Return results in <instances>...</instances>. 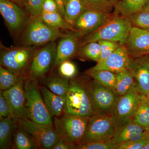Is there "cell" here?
I'll return each instance as SVG.
<instances>
[{"label":"cell","instance_id":"26","mask_svg":"<svg viewBox=\"0 0 149 149\" xmlns=\"http://www.w3.org/2000/svg\"><path fill=\"white\" fill-rule=\"evenodd\" d=\"M116 76V92L120 96L126 94L133 86L135 80L130 70L124 69L115 72Z\"/></svg>","mask_w":149,"mask_h":149},{"label":"cell","instance_id":"3","mask_svg":"<svg viewBox=\"0 0 149 149\" xmlns=\"http://www.w3.org/2000/svg\"><path fill=\"white\" fill-rule=\"evenodd\" d=\"M66 34L51 27L40 17H29L19 36L20 46L43 47L64 37Z\"/></svg>","mask_w":149,"mask_h":149},{"label":"cell","instance_id":"7","mask_svg":"<svg viewBox=\"0 0 149 149\" xmlns=\"http://www.w3.org/2000/svg\"><path fill=\"white\" fill-rule=\"evenodd\" d=\"M85 79L95 114L111 117L120 96L93 78Z\"/></svg>","mask_w":149,"mask_h":149},{"label":"cell","instance_id":"36","mask_svg":"<svg viewBox=\"0 0 149 149\" xmlns=\"http://www.w3.org/2000/svg\"><path fill=\"white\" fill-rule=\"evenodd\" d=\"M58 73L63 77L70 80L74 78L77 74V68L70 60L62 62L58 66Z\"/></svg>","mask_w":149,"mask_h":149},{"label":"cell","instance_id":"19","mask_svg":"<svg viewBox=\"0 0 149 149\" xmlns=\"http://www.w3.org/2000/svg\"><path fill=\"white\" fill-rule=\"evenodd\" d=\"M148 131L138 123L132 121L116 130L111 140L118 146L125 142L139 140L146 137Z\"/></svg>","mask_w":149,"mask_h":149},{"label":"cell","instance_id":"18","mask_svg":"<svg viewBox=\"0 0 149 149\" xmlns=\"http://www.w3.org/2000/svg\"><path fill=\"white\" fill-rule=\"evenodd\" d=\"M129 70L134 77L136 91L146 97L149 91V56L133 59Z\"/></svg>","mask_w":149,"mask_h":149},{"label":"cell","instance_id":"40","mask_svg":"<svg viewBox=\"0 0 149 149\" xmlns=\"http://www.w3.org/2000/svg\"><path fill=\"white\" fill-rule=\"evenodd\" d=\"M42 12L60 13L58 6L54 0H45L43 5Z\"/></svg>","mask_w":149,"mask_h":149},{"label":"cell","instance_id":"14","mask_svg":"<svg viewBox=\"0 0 149 149\" xmlns=\"http://www.w3.org/2000/svg\"><path fill=\"white\" fill-rule=\"evenodd\" d=\"M111 14L89 8L75 22L74 25L75 32L83 38L101 27L108 20Z\"/></svg>","mask_w":149,"mask_h":149},{"label":"cell","instance_id":"47","mask_svg":"<svg viewBox=\"0 0 149 149\" xmlns=\"http://www.w3.org/2000/svg\"><path fill=\"white\" fill-rule=\"evenodd\" d=\"M146 99L147 101L149 102V91L148 93V94H147L146 97Z\"/></svg>","mask_w":149,"mask_h":149},{"label":"cell","instance_id":"25","mask_svg":"<svg viewBox=\"0 0 149 149\" xmlns=\"http://www.w3.org/2000/svg\"><path fill=\"white\" fill-rule=\"evenodd\" d=\"M149 0H122L113 5L116 13L127 17L133 13L141 11Z\"/></svg>","mask_w":149,"mask_h":149},{"label":"cell","instance_id":"35","mask_svg":"<svg viewBox=\"0 0 149 149\" xmlns=\"http://www.w3.org/2000/svg\"><path fill=\"white\" fill-rule=\"evenodd\" d=\"M117 147L109 140L79 143L76 145L75 149H116Z\"/></svg>","mask_w":149,"mask_h":149},{"label":"cell","instance_id":"17","mask_svg":"<svg viewBox=\"0 0 149 149\" xmlns=\"http://www.w3.org/2000/svg\"><path fill=\"white\" fill-rule=\"evenodd\" d=\"M134 59L130 57L123 45H121L105 60L97 63L90 71L107 70L115 72L124 69H129Z\"/></svg>","mask_w":149,"mask_h":149},{"label":"cell","instance_id":"46","mask_svg":"<svg viewBox=\"0 0 149 149\" xmlns=\"http://www.w3.org/2000/svg\"><path fill=\"white\" fill-rule=\"evenodd\" d=\"M143 149H149V141L146 144Z\"/></svg>","mask_w":149,"mask_h":149},{"label":"cell","instance_id":"38","mask_svg":"<svg viewBox=\"0 0 149 149\" xmlns=\"http://www.w3.org/2000/svg\"><path fill=\"white\" fill-rule=\"evenodd\" d=\"M148 141L146 136L140 140L125 142L118 146L116 149H143Z\"/></svg>","mask_w":149,"mask_h":149},{"label":"cell","instance_id":"43","mask_svg":"<svg viewBox=\"0 0 149 149\" xmlns=\"http://www.w3.org/2000/svg\"><path fill=\"white\" fill-rule=\"evenodd\" d=\"M13 2L17 4L20 6L24 8H25V3L26 0H10Z\"/></svg>","mask_w":149,"mask_h":149},{"label":"cell","instance_id":"33","mask_svg":"<svg viewBox=\"0 0 149 149\" xmlns=\"http://www.w3.org/2000/svg\"><path fill=\"white\" fill-rule=\"evenodd\" d=\"M88 8L93 10L111 14L114 10L113 5L108 0H83Z\"/></svg>","mask_w":149,"mask_h":149},{"label":"cell","instance_id":"15","mask_svg":"<svg viewBox=\"0 0 149 149\" xmlns=\"http://www.w3.org/2000/svg\"><path fill=\"white\" fill-rule=\"evenodd\" d=\"M123 45L134 59L149 55V30L132 27Z\"/></svg>","mask_w":149,"mask_h":149},{"label":"cell","instance_id":"42","mask_svg":"<svg viewBox=\"0 0 149 149\" xmlns=\"http://www.w3.org/2000/svg\"><path fill=\"white\" fill-rule=\"evenodd\" d=\"M57 4L61 14L64 17L65 14V0H54Z\"/></svg>","mask_w":149,"mask_h":149},{"label":"cell","instance_id":"9","mask_svg":"<svg viewBox=\"0 0 149 149\" xmlns=\"http://www.w3.org/2000/svg\"><path fill=\"white\" fill-rule=\"evenodd\" d=\"M116 131L110 116L95 114L90 118L87 130L80 143L109 141Z\"/></svg>","mask_w":149,"mask_h":149},{"label":"cell","instance_id":"39","mask_svg":"<svg viewBox=\"0 0 149 149\" xmlns=\"http://www.w3.org/2000/svg\"><path fill=\"white\" fill-rule=\"evenodd\" d=\"M11 114L10 107L7 100L3 95L1 91L0 92V120L7 117Z\"/></svg>","mask_w":149,"mask_h":149},{"label":"cell","instance_id":"24","mask_svg":"<svg viewBox=\"0 0 149 149\" xmlns=\"http://www.w3.org/2000/svg\"><path fill=\"white\" fill-rule=\"evenodd\" d=\"M12 148L17 149L41 148L35 139L22 128L18 123L14 134Z\"/></svg>","mask_w":149,"mask_h":149},{"label":"cell","instance_id":"6","mask_svg":"<svg viewBox=\"0 0 149 149\" xmlns=\"http://www.w3.org/2000/svg\"><path fill=\"white\" fill-rule=\"evenodd\" d=\"M24 94L28 118L37 123L53 125V120L43 100L38 81L27 78L24 82Z\"/></svg>","mask_w":149,"mask_h":149},{"label":"cell","instance_id":"2","mask_svg":"<svg viewBox=\"0 0 149 149\" xmlns=\"http://www.w3.org/2000/svg\"><path fill=\"white\" fill-rule=\"evenodd\" d=\"M40 48L34 46L6 47L1 43V65L19 76L28 78L32 60Z\"/></svg>","mask_w":149,"mask_h":149},{"label":"cell","instance_id":"44","mask_svg":"<svg viewBox=\"0 0 149 149\" xmlns=\"http://www.w3.org/2000/svg\"><path fill=\"white\" fill-rule=\"evenodd\" d=\"M141 11H144L147 12L149 13V1L146 4V5L143 8Z\"/></svg>","mask_w":149,"mask_h":149},{"label":"cell","instance_id":"45","mask_svg":"<svg viewBox=\"0 0 149 149\" xmlns=\"http://www.w3.org/2000/svg\"><path fill=\"white\" fill-rule=\"evenodd\" d=\"M111 3V4H112L113 5H114L116 3L120 1H122V0H108Z\"/></svg>","mask_w":149,"mask_h":149},{"label":"cell","instance_id":"21","mask_svg":"<svg viewBox=\"0 0 149 149\" xmlns=\"http://www.w3.org/2000/svg\"><path fill=\"white\" fill-rule=\"evenodd\" d=\"M18 120V118L11 114L0 120V149L12 148L14 134Z\"/></svg>","mask_w":149,"mask_h":149},{"label":"cell","instance_id":"8","mask_svg":"<svg viewBox=\"0 0 149 149\" xmlns=\"http://www.w3.org/2000/svg\"><path fill=\"white\" fill-rule=\"evenodd\" d=\"M144 98L138 93L135 86L125 95L120 96L111 117L116 130L133 121L134 115Z\"/></svg>","mask_w":149,"mask_h":149},{"label":"cell","instance_id":"28","mask_svg":"<svg viewBox=\"0 0 149 149\" xmlns=\"http://www.w3.org/2000/svg\"><path fill=\"white\" fill-rule=\"evenodd\" d=\"M85 74L104 86L116 91V76L114 72L107 70L90 71Z\"/></svg>","mask_w":149,"mask_h":149},{"label":"cell","instance_id":"4","mask_svg":"<svg viewBox=\"0 0 149 149\" xmlns=\"http://www.w3.org/2000/svg\"><path fill=\"white\" fill-rule=\"evenodd\" d=\"M64 112L83 117H91L95 114L85 78L70 80Z\"/></svg>","mask_w":149,"mask_h":149},{"label":"cell","instance_id":"22","mask_svg":"<svg viewBox=\"0 0 149 149\" xmlns=\"http://www.w3.org/2000/svg\"><path fill=\"white\" fill-rule=\"evenodd\" d=\"M41 84L53 93L61 96H66L69 89L70 80L59 74L47 75L40 80Z\"/></svg>","mask_w":149,"mask_h":149},{"label":"cell","instance_id":"37","mask_svg":"<svg viewBox=\"0 0 149 149\" xmlns=\"http://www.w3.org/2000/svg\"><path fill=\"white\" fill-rule=\"evenodd\" d=\"M45 0H26L25 10L29 17H38L42 12Z\"/></svg>","mask_w":149,"mask_h":149},{"label":"cell","instance_id":"13","mask_svg":"<svg viewBox=\"0 0 149 149\" xmlns=\"http://www.w3.org/2000/svg\"><path fill=\"white\" fill-rule=\"evenodd\" d=\"M26 79L22 77L13 87L6 91H1L8 102L10 114L18 119L28 118L24 94V82Z\"/></svg>","mask_w":149,"mask_h":149},{"label":"cell","instance_id":"48","mask_svg":"<svg viewBox=\"0 0 149 149\" xmlns=\"http://www.w3.org/2000/svg\"><path fill=\"white\" fill-rule=\"evenodd\" d=\"M147 137H148V139L149 141V130L148 131V135H147Z\"/></svg>","mask_w":149,"mask_h":149},{"label":"cell","instance_id":"31","mask_svg":"<svg viewBox=\"0 0 149 149\" xmlns=\"http://www.w3.org/2000/svg\"><path fill=\"white\" fill-rule=\"evenodd\" d=\"M22 77L14 74L8 70L0 66V89L1 91L8 90L15 85Z\"/></svg>","mask_w":149,"mask_h":149},{"label":"cell","instance_id":"27","mask_svg":"<svg viewBox=\"0 0 149 149\" xmlns=\"http://www.w3.org/2000/svg\"><path fill=\"white\" fill-rule=\"evenodd\" d=\"M40 17L46 24L54 28L75 32L74 27L69 25L65 20L60 13L42 12Z\"/></svg>","mask_w":149,"mask_h":149},{"label":"cell","instance_id":"11","mask_svg":"<svg viewBox=\"0 0 149 149\" xmlns=\"http://www.w3.org/2000/svg\"><path fill=\"white\" fill-rule=\"evenodd\" d=\"M56 47V43L54 41L39 49L32 60L28 78L39 81L47 75L53 66Z\"/></svg>","mask_w":149,"mask_h":149},{"label":"cell","instance_id":"23","mask_svg":"<svg viewBox=\"0 0 149 149\" xmlns=\"http://www.w3.org/2000/svg\"><path fill=\"white\" fill-rule=\"evenodd\" d=\"M88 9L83 0H65V20L74 27L77 19Z\"/></svg>","mask_w":149,"mask_h":149},{"label":"cell","instance_id":"16","mask_svg":"<svg viewBox=\"0 0 149 149\" xmlns=\"http://www.w3.org/2000/svg\"><path fill=\"white\" fill-rule=\"evenodd\" d=\"M81 38L77 32L70 31L60 39L57 45L55 60L52 69H56L63 62L70 60L76 55L80 48Z\"/></svg>","mask_w":149,"mask_h":149},{"label":"cell","instance_id":"41","mask_svg":"<svg viewBox=\"0 0 149 149\" xmlns=\"http://www.w3.org/2000/svg\"><path fill=\"white\" fill-rule=\"evenodd\" d=\"M76 145L70 143L63 139L58 138L56 143L52 149H75Z\"/></svg>","mask_w":149,"mask_h":149},{"label":"cell","instance_id":"5","mask_svg":"<svg viewBox=\"0 0 149 149\" xmlns=\"http://www.w3.org/2000/svg\"><path fill=\"white\" fill-rule=\"evenodd\" d=\"M90 118L72 115L63 112L53 118L54 128L58 138L76 146L85 135Z\"/></svg>","mask_w":149,"mask_h":149},{"label":"cell","instance_id":"30","mask_svg":"<svg viewBox=\"0 0 149 149\" xmlns=\"http://www.w3.org/2000/svg\"><path fill=\"white\" fill-rule=\"evenodd\" d=\"M133 121L149 130V102L144 97L137 109Z\"/></svg>","mask_w":149,"mask_h":149},{"label":"cell","instance_id":"1","mask_svg":"<svg viewBox=\"0 0 149 149\" xmlns=\"http://www.w3.org/2000/svg\"><path fill=\"white\" fill-rule=\"evenodd\" d=\"M132 26L127 17L113 11L109 18L101 27L83 37L80 48L91 42L100 40L113 41L123 45L128 37Z\"/></svg>","mask_w":149,"mask_h":149},{"label":"cell","instance_id":"10","mask_svg":"<svg viewBox=\"0 0 149 149\" xmlns=\"http://www.w3.org/2000/svg\"><path fill=\"white\" fill-rule=\"evenodd\" d=\"M0 13L12 36L18 39L29 17L26 10L10 0H0Z\"/></svg>","mask_w":149,"mask_h":149},{"label":"cell","instance_id":"32","mask_svg":"<svg viewBox=\"0 0 149 149\" xmlns=\"http://www.w3.org/2000/svg\"><path fill=\"white\" fill-rule=\"evenodd\" d=\"M132 27L149 30V13L141 11L127 17Z\"/></svg>","mask_w":149,"mask_h":149},{"label":"cell","instance_id":"20","mask_svg":"<svg viewBox=\"0 0 149 149\" xmlns=\"http://www.w3.org/2000/svg\"><path fill=\"white\" fill-rule=\"evenodd\" d=\"M45 103L53 118L64 112L66 96L56 95L44 86H40Z\"/></svg>","mask_w":149,"mask_h":149},{"label":"cell","instance_id":"34","mask_svg":"<svg viewBox=\"0 0 149 149\" xmlns=\"http://www.w3.org/2000/svg\"><path fill=\"white\" fill-rule=\"evenodd\" d=\"M100 47V57L97 62L103 61L121 45L116 42L105 40L97 41Z\"/></svg>","mask_w":149,"mask_h":149},{"label":"cell","instance_id":"12","mask_svg":"<svg viewBox=\"0 0 149 149\" xmlns=\"http://www.w3.org/2000/svg\"><path fill=\"white\" fill-rule=\"evenodd\" d=\"M18 125L35 139L41 148L52 149L58 140L54 125L40 124L27 118L19 119Z\"/></svg>","mask_w":149,"mask_h":149},{"label":"cell","instance_id":"29","mask_svg":"<svg viewBox=\"0 0 149 149\" xmlns=\"http://www.w3.org/2000/svg\"><path fill=\"white\" fill-rule=\"evenodd\" d=\"M76 56L81 60H89L97 62L100 57V47L97 42H91L79 48Z\"/></svg>","mask_w":149,"mask_h":149}]
</instances>
